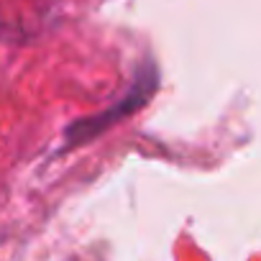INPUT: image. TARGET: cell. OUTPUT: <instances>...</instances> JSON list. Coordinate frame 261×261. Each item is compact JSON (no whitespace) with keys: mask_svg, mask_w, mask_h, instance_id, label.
<instances>
[{"mask_svg":"<svg viewBox=\"0 0 261 261\" xmlns=\"http://www.w3.org/2000/svg\"><path fill=\"white\" fill-rule=\"evenodd\" d=\"M156 85H159V74H156L154 62H144L141 69L136 72V80H134V85H130V90H128L113 108H108V110L100 113V115L82 118V120H77V123H72V125L67 128V144H69V146H74V144H87V141H92L97 134L108 130L113 123L128 118L130 113H136V110H139L141 105H146V100L154 95Z\"/></svg>","mask_w":261,"mask_h":261,"instance_id":"1","label":"cell"}]
</instances>
